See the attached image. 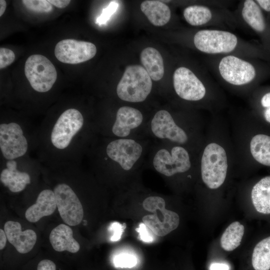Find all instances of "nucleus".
<instances>
[{"mask_svg":"<svg viewBox=\"0 0 270 270\" xmlns=\"http://www.w3.org/2000/svg\"><path fill=\"white\" fill-rule=\"evenodd\" d=\"M146 164H149L157 172L166 177L189 170L192 162L189 153L183 146H170L166 142H158L152 145Z\"/></svg>","mask_w":270,"mask_h":270,"instance_id":"1","label":"nucleus"},{"mask_svg":"<svg viewBox=\"0 0 270 270\" xmlns=\"http://www.w3.org/2000/svg\"><path fill=\"white\" fill-rule=\"evenodd\" d=\"M148 121L138 109L130 106H122L118 109L112 121L97 126L96 130L106 138L147 136Z\"/></svg>","mask_w":270,"mask_h":270,"instance_id":"2","label":"nucleus"},{"mask_svg":"<svg viewBox=\"0 0 270 270\" xmlns=\"http://www.w3.org/2000/svg\"><path fill=\"white\" fill-rule=\"evenodd\" d=\"M88 124L94 122H86L79 110L74 108L65 110L50 127L48 136L50 147L56 152H66Z\"/></svg>","mask_w":270,"mask_h":270,"instance_id":"3","label":"nucleus"},{"mask_svg":"<svg viewBox=\"0 0 270 270\" xmlns=\"http://www.w3.org/2000/svg\"><path fill=\"white\" fill-rule=\"evenodd\" d=\"M151 79L142 66H127L116 87L118 96L126 102L136 103L144 101L152 90Z\"/></svg>","mask_w":270,"mask_h":270,"instance_id":"4","label":"nucleus"},{"mask_svg":"<svg viewBox=\"0 0 270 270\" xmlns=\"http://www.w3.org/2000/svg\"><path fill=\"white\" fill-rule=\"evenodd\" d=\"M228 161L224 149L212 142L205 148L201 160L202 181L210 189L220 186L225 180Z\"/></svg>","mask_w":270,"mask_h":270,"instance_id":"5","label":"nucleus"},{"mask_svg":"<svg viewBox=\"0 0 270 270\" xmlns=\"http://www.w3.org/2000/svg\"><path fill=\"white\" fill-rule=\"evenodd\" d=\"M24 73L32 88L39 92L50 90L57 78L54 65L48 58L38 54L31 55L28 58Z\"/></svg>","mask_w":270,"mask_h":270,"instance_id":"6","label":"nucleus"},{"mask_svg":"<svg viewBox=\"0 0 270 270\" xmlns=\"http://www.w3.org/2000/svg\"><path fill=\"white\" fill-rule=\"evenodd\" d=\"M28 142L20 124L15 122H1L0 149L7 160H14L26 154Z\"/></svg>","mask_w":270,"mask_h":270,"instance_id":"7","label":"nucleus"},{"mask_svg":"<svg viewBox=\"0 0 270 270\" xmlns=\"http://www.w3.org/2000/svg\"><path fill=\"white\" fill-rule=\"evenodd\" d=\"M194 42L200 51L209 54L228 53L238 44V38L232 33L216 30H203L194 35Z\"/></svg>","mask_w":270,"mask_h":270,"instance_id":"8","label":"nucleus"},{"mask_svg":"<svg viewBox=\"0 0 270 270\" xmlns=\"http://www.w3.org/2000/svg\"><path fill=\"white\" fill-rule=\"evenodd\" d=\"M56 207L63 221L70 226L79 224L82 220V204L74 190L68 184L62 183L54 190Z\"/></svg>","mask_w":270,"mask_h":270,"instance_id":"9","label":"nucleus"},{"mask_svg":"<svg viewBox=\"0 0 270 270\" xmlns=\"http://www.w3.org/2000/svg\"><path fill=\"white\" fill-rule=\"evenodd\" d=\"M96 53V46L88 42L74 39H64L57 43L54 48L56 58L63 63L77 64L88 61Z\"/></svg>","mask_w":270,"mask_h":270,"instance_id":"10","label":"nucleus"},{"mask_svg":"<svg viewBox=\"0 0 270 270\" xmlns=\"http://www.w3.org/2000/svg\"><path fill=\"white\" fill-rule=\"evenodd\" d=\"M218 69L224 80L236 86L248 84L256 76V70L252 64L232 55L226 56L220 60Z\"/></svg>","mask_w":270,"mask_h":270,"instance_id":"11","label":"nucleus"},{"mask_svg":"<svg viewBox=\"0 0 270 270\" xmlns=\"http://www.w3.org/2000/svg\"><path fill=\"white\" fill-rule=\"evenodd\" d=\"M173 84L176 94L186 100L198 101L206 94V90L202 82L186 67H180L174 71Z\"/></svg>","mask_w":270,"mask_h":270,"instance_id":"12","label":"nucleus"},{"mask_svg":"<svg viewBox=\"0 0 270 270\" xmlns=\"http://www.w3.org/2000/svg\"><path fill=\"white\" fill-rule=\"evenodd\" d=\"M166 206L160 208L142 218L144 223L155 234L164 236L176 229L180 224V218L175 212L166 210Z\"/></svg>","mask_w":270,"mask_h":270,"instance_id":"13","label":"nucleus"},{"mask_svg":"<svg viewBox=\"0 0 270 270\" xmlns=\"http://www.w3.org/2000/svg\"><path fill=\"white\" fill-rule=\"evenodd\" d=\"M4 230L7 239L20 254L30 252L36 244V234L32 230H22L21 224L18 222L9 220L4 225Z\"/></svg>","mask_w":270,"mask_h":270,"instance_id":"14","label":"nucleus"},{"mask_svg":"<svg viewBox=\"0 0 270 270\" xmlns=\"http://www.w3.org/2000/svg\"><path fill=\"white\" fill-rule=\"evenodd\" d=\"M56 208L54 191L48 189L44 190L39 194L36 203L26 210L25 217L30 222H36L41 218L52 214Z\"/></svg>","mask_w":270,"mask_h":270,"instance_id":"15","label":"nucleus"},{"mask_svg":"<svg viewBox=\"0 0 270 270\" xmlns=\"http://www.w3.org/2000/svg\"><path fill=\"white\" fill-rule=\"evenodd\" d=\"M18 163L14 160L6 162V168L0 173L2 183L12 192L23 190L26 185L30 183V177L28 173L17 170Z\"/></svg>","mask_w":270,"mask_h":270,"instance_id":"16","label":"nucleus"},{"mask_svg":"<svg viewBox=\"0 0 270 270\" xmlns=\"http://www.w3.org/2000/svg\"><path fill=\"white\" fill-rule=\"evenodd\" d=\"M49 238L53 248L57 252L66 250L76 253L80 250V244L73 237L72 229L65 224H60L53 228Z\"/></svg>","mask_w":270,"mask_h":270,"instance_id":"17","label":"nucleus"},{"mask_svg":"<svg viewBox=\"0 0 270 270\" xmlns=\"http://www.w3.org/2000/svg\"><path fill=\"white\" fill-rule=\"evenodd\" d=\"M140 9L149 21L155 26L166 24L171 17L169 7L160 1H144L140 4Z\"/></svg>","mask_w":270,"mask_h":270,"instance_id":"18","label":"nucleus"},{"mask_svg":"<svg viewBox=\"0 0 270 270\" xmlns=\"http://www.w3.org/2000/svg\"><path fill=\"white\" fill-rule=\"evenodd\" d=\"M140 61L151 78L155 81L162 79L164 74L163 59L156 48L148 47L144 49L140 56Z\"/></svg>","mask_w":270,"mask_h":270,"instance_id":"19","label":"nucleus"},{"mask_svg":"<svg viewBox=\"0 0 270 270\" xmlns=\"http://www.w3.org/2000/svg\"><path fill=\"white\" fill-rule=\"evenodd\" d=\"M251 197L257 212L263 214H270V176L262 178L254 186Z\"/></svg>","mask_w":270,"mask_h":270,"instance_id":"20","label":"nucleus"},{"mask_svg":"<svg viewBox=\"0 0 270 270\" xmlns=\"http://www.w3.org/2000/svg\"><path fill=\"white\" fill-rule=\"evenodd\" d=\"M250 150L253 158L259 163L270 166V136L258 134L250 142Z\"/></svg>","mask_w":270,"mask_h":270,"instance_id":"21","label":"nucleus"},{"mask_svg":"<svg viewBox=\"0 0 270 270\" xmlns=\"http://www.w3.org/2000/svg\"><path fill=\"white\" fill-rule=\"evenodd\" d=\"M242 15L244 20L253 30L258 32H262L264 30L266 24L262 13L254 1H244Z\"/></svg>","mask_w":270,"mask_h":270,"instance_id":"22","label":"nucleus"},{"mask_svg":"<svg viewBox=\"0 0 270 270\" xmlns=\"http://www.w3.org/2000/svg\"><path fill=\"white\" fill-rule=\"evenodd\" d=\"M244 230V226L238 222L230 224L221 237L222 248L226 251H232L238 248L243 237Z\"/></svg>","mask_w":270,"mask_h":270,"instance_id":"23","label":"nucleus"},{"mask_svg":"<svg viewBox=\"0 0 270 270\" xmlns=\"http://www.w3.org/2000/svg\"><path fill=\"white\" fill-rule=\"evenodd\" d=\"M252 262L255 270H270V236L263 239L255 246Z\"/></svg>","mask_w":270,"mask_h":270,"instance_id":"24","label":"nucleus"},{"mask_svg":"<svg viewBox=\"0 0 270 270\" xmlns=\"http://www.w3.org/2000/svg\"><path fill=\"white\" fill-rule=\"evenodd\" d=\"M184 16L188 23L192 26L204 25L212 19L210 8L204 6H190L184 10Z\"/></svg>","mask_w":270,"mask_h":270,"instance_id":"25","label":"nucleus"},{"mask_svg":"<svg viewBox=\"0 0 270 270\" xmlns=\"http://www.w3.org/2000/svg\"><path fill=\"white\" fill-rule=\"evenodd\" d=\"M22 2L28 10L38 13H47L52 9V4L46 0H23Z\"/></svg>","mask_w":270,"mask_h":270,"instance_id":"26","label":"nucleus"},{"mask_svg":"<svg viewBox=\"0 0 270 270\" xmlns=\"http://www.w3.org/2000/svg\"><path fill=\"white\" fill-rule=\"evenodd\" d=\"M114 264L116 268H132L136 264L137 260L132 254L123 253L115 256Z\"/></svg>","mask_w":270,"mask_h":270,"instance_id":"27","label":"nucleus"},{"mask_svg":"<svg viewBox=\"0 0 270 270\" xmlns=\"http://www.w3.org/2000/svg\"><path fill=\"white\" fill-rule=\"evenodd\" d=\"M118 4L116 2H112L108 6L103 10L100 16L98 18L96 23L99 25L105 24L111 16L116 12Z\"/></svg>","mask_w":270,"mask_h":270,"instance_id":"28","label":"nucleus"},{"mask_svg":"<svg viewBox=\"0 0 270 270\" xmlns=\"http://www.w3.org/2000/svg\"><path fill=\"white\" fill-rule=\"evenodd\" d=\"M15 59V54L10 50L1 47L0 48V68H6L12 64Z\"/></svg>","mask_w":270,"mask_h":270,"instance_id":"29","label":"nucleus"},{"mask_svg":"<svg viewBox=\"0 0 270 270\" xmlns=\"http://www.w3.org/2000/svg\"><path fill=\"white\" fill-rule=\"evenodd\" d=\"M126 228V224L125 223L122 224L118 222L112 223L108 228L110 230L113 232V235L111 237L110 240L112 242L119 240Z\"/></svg>","mask_w":270,"mask_h":270,"instance_id":"30","label":"nucleus"},{"mask_svg":"<svg viewBox=\"0 0 270 270\" xmlns=\"http://www.w3.org/2000/svg\"><path fill=\"white\" fill-rule=\"evenodd\" d=\"M136 230L139 233L140 239L146 242H152L153 240L152 237L150 234L147 229V226L143 222L140 223L138 228Z\"/></svg>","mask_w":270,"mask_h":270,"instance_id":"31","label":"nucleus"},{"mask_svg":"<svg viewBox=\"0 0 270 270\" xmlns=\"http://www.w3.org/2000/svg\"><path fill=\"white\" fill-rule=\"evenodd\" d=\"M37 270H56V266L52 260H43L38 264Z\"/></svg>","mask_w":270,"mask_h":270,"instance_id":"32","label":"nucleus"},{"mask_svg":"<svg viewBox=\"0 0 270 270\" xmlns=\"http://www.w3.org/2000/svg\"><path fill=\"white\" fill-rule=\"evenodd\" d=\"M48 2L52 5L60 8H63L66 7L70 3V0H48Z\"/></svg>","mask_w":270,"mask_h":270,"instance_id":"33","label":"nucleus"},{"mask_svg":"<svg viewBox=\"0 0 270 270\" xmlns=\"http://www.w3.org/2000/svg\"><path fill=\"white\" fill-rule=\"evenodd\" d=\"M229 266L224 263H213L210 267V270H229Z\"/></svg>","mask_w":270,"mask_h":270,"instance_id":"34","label":"nucleus"},{"mask_svg":"<svg viewBox=\"0 0 270 270\" xmlns=\"http://www.w3.org/2000/svg\"><path fill=\"white\" fill-rule=\"evenodd\" d=\"M7 237L4 230L0 229V249L2 250L6 246Z\"/></svg>","mask_w":270,"mask_h":270,"instance_id":"35","label":"nucleus"},{"mask_svg":"<svg viewBox=\"0 0 270 270\" xmlns=\"http://www.w3.org/2000/svg\"><path fill=\"white\" fill-rule=\"evenodd\" d=\"M256 2L264 10L270 12V0H258Z\"/></svg>","mask_w":270,"mask_h":270,"instance_id":"36","label":"nucleus"},{"mask_svg":"<svg viewBox=\"0 0 270 270\" xmlns=\"http://www.w3.org/2000/svg\"><path fill=\"white\" fill-rule=\"evenodd\" d=\"M261 104L265 108L270 106V92L263 96L261 100Z\"/></svg>","mask_w":270,"mask_h":270,"instance_id":"37","label":"nucleus"},{"mask_svg":"<svg viewBox=\"0 0 270 270\" xmlns=\"http://www.w3.org/2000/svg\"><path fill=\"white\" fill-rule=\"evenodd\" d=\"M6 7V2L4 0H0V16H1L5 12Z\"/></svg>","mask_w":270,"mask_h":270,"instance_id":"38","label":"nucleus"},{"mask_svg":"<svg viewBox=\"0 0 270 270\" xmlns=\"http://www.w3.org/2000/svg\"><path fill=\"white\" fill-rule=\"evenodd\" d=\"M264 116L266 120L270 123V106L266 108L264 112Z\"/></svg>","mask_w":270,"mask_h":270,"instance_id":"39","label":"nucleus"}]
</instances>
